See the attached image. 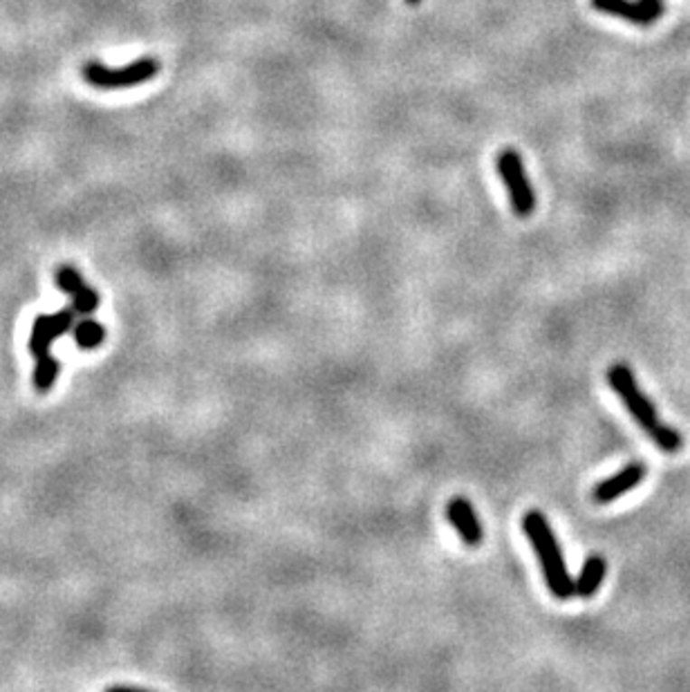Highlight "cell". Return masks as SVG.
Here are the masks:
<instances>
[{
  "mask_svg": "<svg viewBox=\"0 0 690 692\" xmlns=\"http://www.w3.org/2000/svg\"><path fill=\"white\" fill-rule=\"evenodd\" d=\"M523 531L529 538V543H532L534 552L538 555L544 583H547V590L552 592L553 599H574L576 581L570 576V572H567L565 555H562L561 545H558L547 517H544L538 508H532V511H527L523 516Z\"/></svg>",
  "mask_w": 690,
  "mask_h": 692,
  "instance_id": "2",
  "label": "cell"
},
{
  "mask_svg": "<svg viewBox=\"0 0 690 692\" xmlns=\"http://www.w3.org/2000/svg\"><path fill=\"white\" fill-rule=\"evenodd\" d=\"M591 7L596 12L608 14V16H617L628 23H635V25H652L655 23V18L639 3H632V0H591Z\"/></svg>",
  "mask_w": 690,
  "mask_h": 692,
  "instance_id": "9",
  "label": "cell"
},
{
  "mask_svg": "<svg viewBox=\"0 0 690 692\" xmlns=\"http://www.w3.org/2000/svg\"><path fill=\"white\" fill-rule=\"evenodd\" d=\"M497 173H500L502 182H505L506 193H509L511 209L518 218H529L536 209V193H534L532 182H529L527 173H525V164L520 159L518 150L505 148L497 155Z\"/></svg>",
  "mask_w": 690,
  "mask_h": 692,
  "instance_id": "5",
  "label": "cell"
},
{
  "mask_svg": "<svg viewBox=\"0 0 690 692\" xmlns=\"http://www.w3.org/2000/svg\"><path fill=\"white\" fill-rule=\"evenodd\" d=\"M647 475V466L643 461H632V464L623 466L619 473L610 475L603 482L596 484L591 488V500L599 502V505H610V502L619 500L621 496H626L628 491H632L635 487H639L643 478Z\"/></svg>",
  "mask_w": 690,
  "mask_h": 692,
  "instance_id": "7",
  "label": "cell"
},
{
  "mask_svg": "<svg viewBox=\"0 0 690 692\" xmlns=\"http://www.w3.org/2000/svg\"><path fill=\"white\" fill-rule=\"evenodd\" d=\"M54 282L61 291L72 296V308L77 309L79 317H90L101 305V296L83 280V276L72 265H61L54 274Z\"/></svg>",
  "mask_w": 690,
  "mask_h": 692,
  "instance_id": "6",
  "label": "cell"
},
{
  "mask_svg": "<svg viewBox=\"0 0 690 692\" xmlns=\"http://www.w3.org/2000/svg\"><path fill=\"white\" fill-rule=\"evenodd\" d=\"M605 574H608V560L603 555H590L583 569H581L579 578H576V596L591 599L603 585Z\"/></svg>",
  "mask_w": 690,
  "mask_h": 692,
  "instance_id": "10",
  "label": "cell"
},
{
  "mask_svg": "<svg viewBox=\"0 0 690 692\" xmlns=\"http://www.w3.org/2000/svg\"><path fill=\"white\" fill-rule=\"evenodd\" d=\"M639 5L643 9H646L647 14H650L652 18H655V23L659 21V18L664 16V12H666L664 0H639Z\"/></svg>",
  "mask_w": 690,
  "mask_h": 692,
  "instance_id": "12",
  "label": "cell"
},
{
  "mask_svg": "<svg viewBox=\"0 0 690 692\" xmlns=\"http://www.w3.org/2000/svg\"><path fill=\"white\" fill-rule=\"evenodd\" d=\"M446 517H449V522L467 547H477L482 543L485 534H482V525L471 502L464 500V498H453L446 507Z\"/></svg>",
  "mask_w": 690,
  "mask_h": 692,
  "instance_id": "8",
  "label": "cell"
},
{
  "mask_svg": "<svg viewBox=\"0 0 690 692\" xmlns=\"http://www.w3.org/2000/svg\"><path fill=\"white\" fill-rule=\"evenodd\" d=\"M77 323V309H59L54 314H41L34 318L30 334V352L36 361L34 368V388L36 393H50L54 381L59 379L61 364L50 355V347L56 338L63 337L65 332L74 327Z\"/></svg>",
  "mask_w": 690,
  "mask_h": 692,
  "instance_id": "3",
  "label": "cell"
},
{
  "mask_svg": "<svg viewBox=\"0 0 690 692\" xmlns=\"http://www.w3.org/2000/svg\"><path fill=\"white\" fill-rule=\"evenodd\" d=\"M608 384L614 393L619 394V399L623 402V406L628 408L635 422L639 423L647 437L652 440V444L657 446L664 453L675 455L684 449V437L677 428L664 423L657 415V408L650 399L646 397V393L639 388V381H637L635 372L630 370V365L626 364H612L608 368Z\"/></svg>",
  "mask_w": 690,
  "mask_h": 692,
  "instance_id": "1",
  "label": "cell"
},
{
  "mask_svg": "<svg viewBox=\"0 0 690 692\" xmlns=\"http://www.w3.org/2000/svg\"><path fill=\"white\" fill-rule=\"evenodd\" d=\"M74 343H77L81 350H95L106 341V327L101 323L95 321L90 317H81L72 327Z\"/></svg>",
  "mask_w": 690,
  "mask_h": 692,
  "instance_id": "11",
  "label": "cell"
},
{
  "mask_svg": "<svg viewBox=\"0 0 690 692\" xmlns=\"http://www.w3.org/2000/svg\"><path fill=\"white\" fill-rule=\"evenodd\" d=\"M159 70H162V63L157 59L144 56V59L133 61V63L121 65V68H108L99 61H88L81 74L92 88H99V90H126V88L142 86V83L155 79Z\"/></svg>",
  "mask_w": 690,
  "mask_h": 692,
  "instance_id": "4",
  "label": "cell"
},
{
  "mask_svg": "<svg viewBox=\"0 0 690 692\" xmlns=\"http://www.w3.org/2000/svg\"><path fill=\"white\" fill-rule=\"evenodd\" d=\"M406 3H408V5H420L421 0H406Z\"/></svg>",
  "mask_w": 690,
  "mask_h": 692,
  "instance_id": "13",
  "label": "cell"
}]
</instances>
